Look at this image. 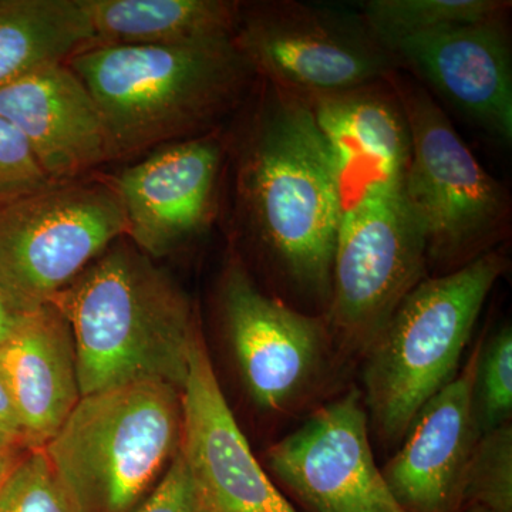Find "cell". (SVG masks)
<instances>
[{
  "label": "cell",
  "mask_w": 512,
  "mask_h": 512,
  "mask_svg": "<svg viewBox=\"0 0 512 512\" xmlns=\"http://www.w3.org/2000/svg\"><path fill=\"white\" fill-rule=\"evenodd\" d=\"M92 46L187 47L232 40L241 2L231 0H80Z\"/></svg>",
  "instance_id": "d6986e66"
},
{
  "label": "cell",
  "mask_w": 512,
  "mask_h": 512,
  "mask_svg": "<svg viewBox=\"0 0 512 512\" xmlns=\"http://www.w3.org/2000/svg\"><path fill=\"white\" fill-rule=\"evenodd\" d=\"M217 134L175 141L124 168L113 185L126 217V237L150 258H163L214 221L225 160Z\"/></svg>",
  "instance_id": "7c38bea8"
},
{
  "label": "cell",
  "mask_w": 512,
  "mask_h": 512,
  "mask_svg": "<svg viewBox=\"0 0 512 512\" xmlns=\"http://www.w3.org/2000/svg\"><path fill=\"white\" fill-rule=\"evenodd\" d=\"M463 510L512 512V426L478 437L464 474Z\"/></svg>",
  "instance_id": "7402d4cb"
},
{
  "label": "cell",
  "mask_w": 512,
  "mask_h": 512,
  "mask_svg": "<svg viewBox=\"0 0 512 512\" xmlns=\"http://www.w3.org/2000/svg\"><path fill=\"white\" fill-rule=\"evenodd\" d=\"M512 329L501 326L480 342L473 382V417L478 436L511 423Z\"/></svg>",
  "instance_id": "603a6c76"
},
{
  "label": "cell",
  "mask_w": 512,
  "mask_h": 512,
  "mask_svg": "<svg viewBox=\"0 0 512 512\" xmlns=\"http://www.w3.org/2000/svg\"><path fill=\"white\" fill-rule=\"evenodd\" d=\"M507 19L404 39L390 50L397 69L429 86L505 143L512 140V60Z\"/></svg>",
  "instance_id": "5bb4252c"
},
{
  "label": "cell",
  "mask_w": 512,
  "mask_h": 512,
  "mask_svg": "<svg viewBox=\"0 0 512 512\" xmlns=\"http://www.w3.org/2000/svg\"><path fill=\"white\" fill-rule=\"evenodd\" d=\"M49 303L72 329L82 396L136 382L183 390L197 316L183 289L131 242H114Z\"/></svg>",
  "instance_id": "7a4b0ae2"
},
{
  "label": "cell",
  "mask_w": 512,
  "mask_h": 512,
  "mask_svg": "<svg viewBox=\"0 0 512 512\" xmlns=\"http://www.w3.org/2000/svg\"><path fill=\"white\" fill-rule=\"evenodd\" d=\"M181 437V390L136 382L80 397L42 448L80 512H133Z\"/></svg>",
  "instance_id": "5b68a950"
},
{
  "label": "cell",
  "mask_w": 512,
  "mask_h": 512,
  "mask_svg": "<svg viewBox=\"0 0 512 512\" xmlns=\"http://www.w3.org/2000/svg\"><path fill=\"white\" fill-rule=\"evenodd\" d=\"M30 448H0V484Z\"/></svg>",
  "instance_id": "83f0119b"
},
{
  "label": "cell",
  "mask_w": 512,
  "mask_h": 512,
  "mask_svg": "<svg viewBox=\"0 0 512 512\" xmlns=\"http://www.w3.org/2000/svg\"><path fill=\"white\" fill-rule=\"evenodd\" d=\"M507 268L495 249L450 274L427 276L367 348L363 402L384 443L399 446L421 407L457 376L485 301Z\"/></svg>",
  "instance_id": "277c9868"
},
{
  "label": "cell",
  "mask_w": 512,
  "mask_h": 512,
  "mask_svg": "<svg viewBox=\"0 0 512 512\" xmlns=\"http://www.w3.org/2000/svg\"><path fill=\"white\" fill-rule=\"evenodd\" d=\"M480 343L463 370L416 414L400 448L382 468L407 512L463 511L464 474L478 440L473 382Z\"/></svg>",
  "instance_id": "2e32d148"
},
{
  "label": "cell",
  "mask_w": 512,
  "mask_h": 512,
  "mask_svg": "<svg viewBox=\"0 0 512 512\" xmlns=\"http://www.w3.org/2000/svg\"><path fill=\"white\" fill-rule=\"evenodd\" d=\"M0 377L29 447L45 446L82 397L72 329L53 303L19 315L0 343Z\"/></svg>",
  "instance_id": "ac0fdd59"
},
{
  "label": "cell",
  "mask_w": 512,
  "mask_h": 512,
  "mask_svg": "<svg viewBox=\"0 0 512 512\" xmlns=\"http://www.w3.org/2000/svg\"><path fill=\"white\" fill-rule=\"evenodd\" d=\"M181 454L210 512H299L272 483L239 429L202 335L183 390Z\"/></svg>",
  "instance_id": "4fadbf2b"
},
{
  "label": "cell",
  "mask_w": 512,
  "mask_h": 512,
  "mask_svg": "<svg viewBox=\"0 0 512 512\" xmlns=\"http://www.w3.org/2000/svg\"><path fill=\"white\" fill-rule=\"evenodd\" d=\"M19 315L10 308L9 303L6 302L5 296L0 292V343L8 338L9 333L15 328L16 320Z\"/></svg>",
  "instance_id": "f1b7e54d"
},
{
  "label": "cell",
  "mask_w": 512,
  "mask_h": 512,
  "mask_svg": "<svg viewBox=\"0 0 512 512\" xmlns=\"http://www.w3.org/2000/svg\"><path fill=\"white\" fill-rule=\"evenodd\" d=\"M0 448H30L8 387L0 377Z\"/></svg>",
  "instance_id": "4316f807"
},
{
  "label": "cell",
  "mask_w": 512,
  "mask_h": 512,
  "mask_svg": "<svg viewBox=\"0 0 512 512\" xmlns=\"http://www.w3.org/2000/svg\"><path fill=\"white\" fill-rule=\"evenodd\" d=\"M235 144L239 221L291 291L328 308L342 201L302 97L258 79Z\"/></svg>",
  "instance_id": "6da1fadb"
},
{
  "label": "cell",
  "mask_w": 512,
  "mask_h": 512,
  "mask_svg": "<svg viewBox=\"0 0 512 512\" xmlns=\"http://www.w3.org/2000/svg\"><path fill=\"white\" fill-rule=\"evenodd\" d=\"M232 42L258 79L302 99L383 82L397 69L360 13L315 3H242Z\"/></svg>",
  "instance_id": "ba28073f"
},
{
  "label": "cell",
  "mask_w": 512,
  "mask_h": 512,
  "mask_svg": "<svg viewBox=\"0 0 512 512\" xmlns=\"http://www.w3.org/2000/svg\"><path fill=\"white\" fill-rule=\"evenodd\" d=\"M126 232L111 184L52 183L0 202V292L16 315L35 311Z\"/></svg>",
  "instance_id": "52a82bcc"
},
{
  "label": "cell",
  "mask_w": 512,
  "mask_h": 512,
  "mask_svg": "<svg viewBox=\"0 0 512 512\" xmlns=\"http://www.w3.org/2000/svg\"><path fill=\"white\" fill-rule=\"evenodd\" d=\"M92 45L80 0H0V87Z\"/></svg>",
  "instance_id": "ffe728a7"
},
{
  "label": "cell",
  "mask_w": 512,
  "mask_h": 512,
  "mask_svg": "<svg viewBox=\"0 0 512 512\" xmlns=\"http://www.w3.org/2000/svg\"><path fill=\"white\" fill-rule=\"evenodd\" d=\"M505 0H369L360 15L387 50L409 37L508 18Z\"/></svg>",
  "instance_id": "44dd1931"
},
{
  "label": "cell",
  "mask_w": 512,
  "mask_h": 512,
  "mask_svg": "<svg viewBox=\"0 0 512 512\" xmlns=\"http://www.w3.org/2000/svg\"><path fill=\"white\" fill-rule=\"evenodd\" d=\"M268 466L309 512H407L377 467L363 394L315 410L268 450Z\"/></svg>",
  "instance_id": "8fae6325"
},
{
  "label": "cell",
  "mask_w": 512,
  "mask_h": 512,
  "mask_svg": "<svg viewBox=\"0 0 512 512\" xmlns=\"http://www.w3.org/2000/svg\"><path fill=\"white\" fill-rule=\"evenodd\" d=\"M133 512H210L180 448L157 487Z\"/></svg>",
  "instance_id": "484cf974"
},
{
  "label": "cell",
  "mask_w": 512,
  "mask_h": 512,
  "mask_svg": "<svg viewBox=\"0 0 512 512\" xmlns=\"http://www.w3.org/2000/svg\"><path fill=\"white\" fill-rule=\"evenodd\" d=\"M412 137L403 195L426 241L429 276L450 274L510 237V192L467 147L429 90L396 69L387 76Z\"/></svg>",
  "instance_id": "8992f818"
},
{
  "label": "cell",
  "mask_w": 512,
  "mask_h": 512,
  "mask_svg": "<svg viewBox=\"0 0 512 512\" xmlns=\"http://www.w3.org/2000/svg\"><path fill=\"white\" fill-rule=\"evenodd\" d=\"M461 512H491V511L484 510V508L470 507V508H466V510H463Z\"/></svg>",
  "instance_id": "f546056e"
},
{
  "label": "cell",
  "mask_w": 512,
  "mask_h": 512,
  "mask_svg": "<svg viewBox=\"0 0 512 512\" xmlns=\"http://www.w3.org/2000/svg\"><path fill=\"white\" fill-rule=\"evenodd\" d=\"M52 181L18 128L0 116V202L40 190Z\"/></svg>",
  "instance_id": "d4e9b609"
},
{
  "label": "cell",
  "mask_w": 512,
  "mask_h": 512,
  "mask_svg": "<svg viewBox=\"0 0 512 512\" xmlns=\"http://www.w3.org/2000/svg\"><path fill=\"white\" fill-rule=\"evenodd\" d=\"M0 116L25 137L52 183L82 180L113 160L99 107L66 63L39 67L0 87Z\"/></svg>",
  "instance_id": "9a60e30c"
},
{
  "label": "cell",
  "mask_w": 512,
  "mask_h": 512,
  "mask_svg": "<svg viewBox=\"0 0 512 512\" xmlns=\"http://www.w3.org/2000/svg\"><path fill=\"white\" fill-rule=\"evenodd\" d=\"M303 100L329 148L342 210L375 192L403 188L412 137L387 80Z\"/></svg>",
  "instance_id": "e0dca14e"
},
{
  "label": "cell",
  "mask_w": 512,
  "mask_h": 512,
  "mask_svg": "<svg viewBox=\"0 0 512 512\" xmlns=\"http://www.w3.org/2000/svg\"><path fill=\"white\" fill-rule=\"evenodd\" d=\"M222 313L242 382L268 412L291 410L322 379L332 336L322 316L308 315L262 291L241 262H231Z\"/></svg>",
  "instance_id": "30bf717a"
},
{
  "label": "cell",
  "mask_w": 512,
  "mask_h": 512,
  "mask_svg": "<svg viewBox=\"0 0 512 512\" xmlns=\"http://www.w3.org/2000/svg\"><path fill=\"white\" fill-rule=\"evenodd\" d=\"M427 276L426 241L402 188L343 208L323 315L333 342L365 355L404 296Z\"/></svg>",
  "instance_id": "9c48e42d"
},
{
  "label": "cell",
  "mask_w": 512,
  "mask_h": 512,
  "mask_svg": "<svg viewBox=\"0 0 512 512\" xmlns=\"http://www.w3.org/2000/svg\"><path fill=\"white\" fill-rule=\"evenodd\" d=\"M66 64L99 107L113 160L208 134L241 106L256 80L232 40L90 46Z\"/></svg>",
  "instance_id": "3957f363"
},
{
  "label": "cell",
  "mask_w": 512,
  "mask_h": 512,
  "mask_svg": "<svg viewBox=\"0 0 512 512\" xmlns=\"http://www.w3.org/2000/svg\"><path fill=\"white\" fill-rule=\"evenodd\" d=\"M0 512H80L43 448H30L0 484Z\"/></svg>",
  "instance_id": "cb8c5ba5"
}]
</instances>
